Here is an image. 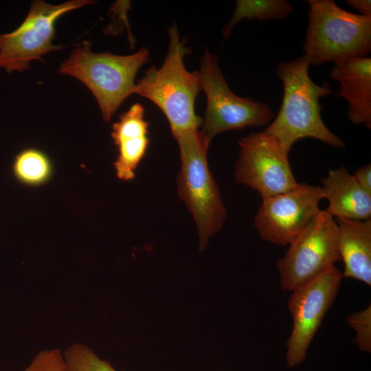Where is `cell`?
Wrapping results in <instances>:
<instances>
[{"label":"cell","instance_id":"1","mask_svg":"<svg viewBox=\"0 0 371 371\" xmlns=\"http://www.w3.org/2000/svg\"><path fill=\"white\" fill-rule=\"evenodd\" d=\"M308 67L304 56L278 63L276 74L283 84L282 104L264 131L274 136L289 153L297 141L305 137L344 148L343 139L325 125L321 116L319 99L333 92L328 83L318 85L311 79Z\"/></svg>","mask_w":371,"mask_h":371},{"label":"cell","instance_id":"2","mask_svg":"<svg viewBox=\"0 0 371 371\" xmlns=\"http://www.w3.org/2000/svg\"><path fill=\"white\" fill-rule=\"evenodd\" d=\"M169 45L162 65L151 67L135 84L133 94L153 102L168 121L172 135L201 126L203 119L194 110L201 89L198 71H188L184 56L190 52L184 39H181L176 24L168 29Z\"/></svg>","mask_w":371,"mask_h":371},{"label":"cell","instance_id":"3","mask_svg":"<svg viewBox=\"0 0 371 371\" xmlns=\"http://www.w3.org/2000/svg\"><path fill=\"white\" fill-rule=\"evenodd\" d=\"M174 137L181 160L178 194L195 221L199 248L202 251L210 237L222 229L227 216L219 188L208 165L210 142L198 128L182 131Z\"/></svg>","mask_w":371,"mask_h":371},{"label":"cell","instance_id":"4","mask_svg":"<svg viewBox=\"0 0 371 371\" xmlns=\"http://www.w3.org/2000/svg\"><path fill=\"white\" fill-rule=\"evenodd\" d=\"M308 27L303 45L309 65H320L371 52V16L346 11L333 0H308Z\"/></svg>","mask_w":371,"mask_h":371},{"label":"cell","instance_id":"5","mask_svg":"<svg viewBox=\"0 0 371 371\" xmlns=\"http://www.w3.org/2000/svg\"><path fill=\"white\" fill-rule=\"evenodd\" d=\"M148 61L149 51L146 47L131 55L118 56L94 53L89 43H83L61 63L58 72L85 85L95 98L102 119L109 122L124 100L133 94L136 74Z\"/></svg>","mask_w":371,"mask_h":371},{"label":"cell","instance_id":"6","mask_svg":"<svg viewBox=\"0 0 371 371\" xmlns=\"http://www.w3.org/2000/svg\"><path fill=\"white\" fill-rule=\"evenodd\" d=\"M199 74L201 89L207 98L201 132L209 142L225 131L266 126L273 118L274 113L267 104L239 97L230 90L218 56L208 50L201 59Z\"/></svg>","mask_w":371,"mask_h":371},{"label":"cell","instance_id":"7","mask_svg":"<svg viewBox=\"0 0 371 371\" xmlns=\"http://www.w3.org/2000/svg\"><path fill=\"white\" fill-rule=\"evenodd\" d=\"M334 218L325 210H319L276 262L282 290L291 291L341 260Z\"/></svg>","mask_w":371,"mask_h":371},{"label":"cell","instance_id":"8","mask_svg":"<svg viewBox=\"0 0 371 371\" xmlns=\"http://www.w3.org/2000/svg\"><path fill=\"white\" fill-rule=\"evenodd\" d=\"M94 3L90 0H72L59 5L43 1L32 3L23 22L13 32L0 34V68L7 72L29 69L33 60L61 47L52 43L55 23L63 14L85 5Z\"/></svg>","mask_w":371,"mask_h":371},{"label":"cell","instance_id":"9","mask_svg":"<svg viewBox=\"0 0 371 371\" xmlns=\"http://www.w3.org/2000/svg\"><path fill=\"white\" fill-rule=\"evenodd\" d=\"M342 278L334 266L291 291L288 308L293 326L285 354L289 368L300 366L306 358L310 345L337 297Z\"/></svg>","mask_w":371,"mask_h":371},{"label":"cell","instance_id":"10","mask_svg":"<svg viewBox=\"0 0 371 371\" xmlns=\"http://www.w3.org/2000/svg\"><path fill=\"white\" fill-rule=\"evenodd\" d=\"M239 157L234 167L236 182L257 191L262 199L282 194L298 185L288 154L272 135L262 131L237 140Z\"/></svg>","mask_w":371,"mask_h":371},{"label":"cell","instance_id":"11","mask_svg":"<svg viewBox=\"0 0 371 371\" xmlns=\"http://www.w3.org/2000/svg\"><path fill=\"white\" fill-rule=\"evenodd\" d=\"M322 199L321 186L299 183L291 190L262 199L254 225L263 240L289 245L317 214Z\"/></svg>","mask_w":371,"mask_h":371},{"label":"cell","instance_id":"12","mask_svg":"<svg viewBox=\"0 0 371 371\" xmlns=\"http://www.w3.org/2000/svg\"><path fill=\"white\" fill-rule=\"evenodd\" d=\"M148 125L144 118V108L140 103L133 104L113 124L111 135L118 148V156L114 162L118 179H134L135 170L149 145Z\"/></svg>","mask_w":371,"mask_h":371},{"label":"cell","instance_id":"13","mask_svg":"<svg viewBox=\"0 0 371 371\" xmlns=\"http://www.w3.org/2000/svg\"><path fill=\"white\" fill-rule=\"evenodd\" d=\"M330 76L339 82V95L348 103L349 120L370 128L371 58L352 57L335 62Z\"/></svg>","mask_w":371,"mask_h":371},{"label":"cell","instance_id":"14","mask_svg":"<svg viewBox=\"0 0 371 371\" xmlns=\"http://www.w3.org/2000/svg\"><path fill=\"white\" fill-rule=\"evenodd\" d=\"M322 182L323 197L328 201L325 210L331 216L355 221L370 219L371 194L359 185L345 166L329 170Z\"/></svg>","mask_w":371,"mask_h":371},{"label":"cell","instance_id":"15","mask_svg":"<svg viewBox=\"0 0 371 371\" xmlns=\"http://www.w3.org/2000/svg\"><path fill=\"white\" fill-rule=\"evenodd\" d=\"M337 243L344 269L342 276L371 286V219L337 218Z\"/></svg>","mask_w":371,"mask_h":371},{"label":"cell","instance_id":"16","mask_svg":"<svg viewBox=\"0 0 371 371\" xmlns=\"http://www.w3.org/2000/svg\"><path fill=\"white\" fill-rule=\"evenodd\" d=\"M293 5L285 0H237L230 21L223 27L225 38L235 25L244 19L270 21L283 19L293 12Z\"/></svg>","mask_w":371,"mask_h":371},{"label":"cell","instance_id":"17","mask_svg":"<svg viewBox=\"0 0 371 371\" xmlns=\"http://www.w3.org/2000/svg\"><path fill=\"white\" fill-rule=\"evenodd\" d=\"M14 177L21 183L38 186L45 183L52 173V165L42 151L27 148L21 151L12 164Z\"/></svg>","mask_w":371,"mask_h":371},{"label":"cell","instance_id":"18","mask_svg":"<svg viewBox=\"0 0 371 371\" xmlns=\"http://www.w3.org/2000/svg\"><path fill=\"white\" fill-rule=\"evenodd\" d=\"M67 371H117L87 346L74 344L63 353Z\"/></svg>","mask_w":371,"mask_h":371},{"label":"cell","instance_id":"19","mask_svg":"<svg viewBox=\"0 0 371 371\" xmlns=\"http://www.w3.org/2000/svg\"><path fill=\"white\" fill-rule=\"evenodd\" d=\"M348 324L355 330L353 343L363 352H371V306L362 311L351 313L346 318Z\"/></svg>","mask_w":371,"mask_h":371},{"label":"cell","instance_id":"20","mask_svg":"<svg viewBox=\"0 0 371 371\" xmlns=\"http://www.w3.org/2000/svg\"><path fill=\"white\" fill-rule=\"evenodd\" d=\"M22 371H67L63 354L59 349L39 352Z\"/></svg>","mask_w":371,"mask_h":371},{"label":"cell","instance_id":"21","mask_svg":"<svg viewBox=\"0 0 371 371\" xmlns=\"http://www.w3.org/2000/svg\"><path fill=\"white\" fill-rule=\"evenodd\" d=\"M359 185L371 194V164L358 168L353 175Z\"/></svg>","mask_w":371,"mask_h":371},{"label":"cell","instance_id":"22","mask_svg":"<svg viewBox=\"0 0 371 371\" xmlns=\"http://www.w3.org/2000/svg\"><path fill=\"white\" fill-rule=\"evenodd\" d=\"M346 3L359 11L361 15L371 16L370 0H346Z\"/></svg>","mask_w":371,"mask_h":371}]
</instances>
